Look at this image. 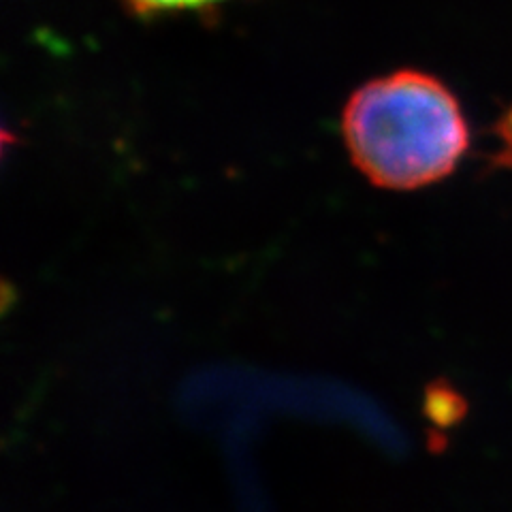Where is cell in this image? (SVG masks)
<instances>
[{
	"label": "cell",
	"mask_w": 512,
	"mask_h": 512,
	"mask_svg": "<svg viewBox=\"0 0 512 512\" xmlns=\"http://www.w3.org/2000/svg\"><path fill=\"white\" fill-rule=\"evenodd\" d=\"M342 133L355 167L389 190L444 180L470 146L457 96L421 71H397L355 90L344 107Z\"/></svg>",
	"instance_id": "6da1fadb"
},
{
	"label": "cell",
	"mask_w": 512,
	"mask_h": 512,
	"mask_svg": "<svg viewBox=\"0 0 512 512\" xmlns=\"http://www.w3.org/2000/svg\"><path fill=\"white\" fill-rule=\"evenodd\" d=\"M423 410L427 419L436 427L448 429L463 421V416L468 412V402L451 382L440 378L425 389Z\"/></svg>",
	"instance_id": "7a4b0ae2"
},
{
	"label": "cell",
	"mask_w": 512,
	"mask_h": 512,
	"mask_svg": "<svg viewBox=\"0 0 512 512\" xmlns=\"http://www.w3.org/2000/svg\"><path fill=\"white\" fill-rule=\"evenodd\" d=\"M122 3L139 13V15H156L167 11H186V9H203L222 0H122Z\"/></svg>",
	"instance_id": "3957f363"
}]
</instances>
